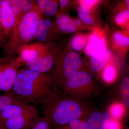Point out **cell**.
I'll list each match as a JSON object with an SVG mask.
<instances>
[{
    "mask_svg": "<svg viewBox=\"0 0 129 129\" xmlns=\"http://www.w3.org/2000/svg\"><path fill=\"white\" fill-rule=\"evenodd\" d=\"M106 46L107 41L104 37L98 41L88 43L85 49V52L87 56H92L104 50Z\"/></svg>",
    "mask_w": 129,
    "mask_h": 129,
    "instance_id": "ac0fdd59",
    "label": "cell"
},
{
    "mask_svg": "<svg viewBox=\"0 0 129 129\" xmlns=\"http://www.w3.org/2000/svg\"><path fill=\"white\" fill-rule=\"evenodd\" d=\"M113 40L114 44L117 47L124 48L128 46L129 37L122 32H117L114 33Z\"/></svg>",
    "mask_w": 129,
    "mask_h": 129,
    "instance_id": "603a6c76",
    "label": "cell"
},
{
    "mask_svg": "<svg viewBox=\"0 0 129 129\" xmlns=\"http://www.w3.org/2000/svg\"><path fill=\"white\" fill-rule=\"evenodd\" d=\"M78 8V14L81 21L87 25H92L95 20L91 14V11L94 6L86 5L81 1Z\"/></svg>",
    "mask_w": 129,
    "mask_h": 129,
    "instance_id": "2e32d148",
    "label": "cell"
},
{
    "mask_svg": "<svg viewBox=\"0 0 129 129\" xmlns=\"http://www.w3.org/2000/svg\"><path fill=\"white\" fill-rule=\"evenodd\" d=\"M72 23L74 25L78 28V29L84 27L83 23L79 19H74L72 20Z\"/></svg>",
    "mask_w": 129,
    "mask_h": 129,
    "instance_id": "4dcf8cb0",
    "label": "cell"
},
{
    "mask_svg": "<svg viewBox=\"0 0 129 129\" xmlns=\"http://www.w3.org/2000/svg\"><path fill=\"white\" fill-rule=\"evenodd\" d=\"M121 125L119 122L111 118L107 125L106 129H120Z\"/></svg>",
    "mask_w": 129,
    "mask_h": 129,
    "instance_id": "f1b7e54d",
    "label": "cell"
},
{
    "mask_svg": "<svg viewBox=\"0 0 129 129\" xmlns=\"http://www.w3.org/2000/svg\"><path fill=\"white\" fill-rule=\"evenodd\" d=\"M36 112L38 111L34 106L25 107L18 105H9L0 111V123L3 125L6 121L11 118Z\"/></svg>",
    "mask_w": 129,
    "mask_h": 129,
    "instance_id": "8fae6325",
    "label": "cell"
},
{
    "mask_svg": "<svg viewBox=\"0 0 129 129\" xmlns=\"http://www.w3.org/2000/svg\"><path fill=\"white\" fill-rule=\"evenodd\" d=\"M51 127L67 124L76 119H87L93 112L88 102L68 94L57 86L41 104Z\"/></svg>",
    "mask_w": 129,
    "mask_h": 129,
    "instance_id": "6da1fadb",
    "label": "cell"
},
{
    "mask_svg": "<svg viewBox=\"0 0 129 129\" xmlns=\"http://www.w3.org/2000/svg\"><path fill=\"white\" fill-rule=\"evenodd\" d=\"M70 1L68 0H60V9L59 13H64V12L68 9L70 5Z\"/></svg>",
    "mask_w": 129,
    "mask_h": 129,
    "instance_id": "f546056e",
    "label": "cell"
},
{
    "mask_svg": "<svg viewBox=\"0 0 129 129\" xmlns=\"http://www.w3.org/2000/svg\"><path fill=\"white\" fill-rule=\"evenodd\" d=\"M55 47L53 43L37 42L25 45L19 48L16 52L21 61L25 63L42 57Z\"/></svg>",
    "mask_w": 129,
    "mask_h": 129,
    "instance_id": "8992f818",
    "label": "cell"
},
{
    "mask_svg": "<svg viewBox=\"0 0 129 129\" xmlns=\"http://www.w3.org/2000/svg\"><path fill=\"white\" fill-rule=\"evenodd\" d=\"M82 63L80 55L69 47L60 51L56 56L52 73L57 86L61 88L71 75L81 70Z\"/></svg>",
    "mask_w": 129,
    "mask_h": 129,
    "instance_id": "5b68a950",
    "label": "cell"
},
{
    "mask_svg": "<svg viewBox=\"0 0 129 129\" xmlns=\"http://www.w3.org/2000/svg\"><path fill=\"white\" fill-rule=\"evenodd\" d=\"M60 89L68 94L86 101L96 96L102 91V88L91 75L81 70L71 75Z\"/></svg>",
    "mask_w": 129,
    "mask_h": 129,
    "instance_id": "277c9868",
    "label": "cell"
},
{
    "mask_svg": "<svg viewBox=\"0 0 129 129\" xmlns=\"http://www.w3.org/2000/svg\"><path fill=\"white\" fill-rule=\"evenodd\" d=\"M60 51L54 47L46 55L29 61L24 64L28 69L32 71L41 73H47L53 68L56 56Z\"/></svg>",
    "mask_w": 129,
    "mask_h": 129,
    "instance_id": "9c48e42d",
    "label": "cell"
},
{
    "mask_svg": "<svg viewBox=\"0 0 129 129\" xmlns=\"http://www.w3.org/2000/svg\"><path fill=\"white\" fill-rule=\"evenodd\" d=\"M115 71L113 67L108 66L104 68L103 74V78L106 83L112 82L115 79Z\"/></svg>",
    "mask_w": 129,
    "mask_h": 129,
    "instance_id": "484cf974",
    "label": "cell"
},
{
    "mask_svg": "<svg viewBox=\"0 0 129 129\" xmlns=\"http://www.w3.org/2000/svg\"><path fill=\"white\" fill-rule=\"evenodd\" d=\"M57 28L60 33L68 34L73 33L79 30L72 23V21L70 23L61 25Z\"/></svg>",
    "mask_w": 129,
    "mask_h": 129,
    "instance_id": "83f0119b",
    "label": "cell"
},
{
    "mask_svg": "<svg viewBox=\"0 0 129 129\" xmlns=\"http://www.w3.org/2000/svg\"><path fill=\"white\" fill-rule=\"evenodd\" d=\"M59 33L54 23L47 19L42 18L37 21L33 28L34 38L41 43H50L56 40Z\"/></svg>",
    "mask_w": 129,
    "mask_h": 129,
    "instance_id": "52a82bcc",
    "label": "cell"
},
{
    "mask_svg": "<svg viewBox=\"0 0 129 129\" xmlns=\"http://www.w3.org/2000/svg\"><path fill=\"white\" fill-rule=\"evenodd\" d=\"M50 121L44 116H38L33 122L30 129H51Z\"/></svg>",
    "mask_w": 129,
    "mask_h": 129,
    "instance_id": "cb8c5ba5",
    "label": "cell"
},
{
    "mask_svg": "<svg viewBox=\"0 0 129 129\" xmlns=\"http://www.w3.org/2000/svg\"><path fill=\"white\" fill-rule=\"evenodd\" d=\"M11 58V57L6 56L0 58V91H2L3 86L6 78L8 67Z\"/></svg>",
    "mask_w": 129,
    "mask_h": 129,
    "instance_id": "7402d4cb",
    "label": "cell"
},
{
    "mask_svg": "<svg viewBox=\"0 0 129 129\" xmlns=\"http://www.w3.org/2000/svg\"><path fill=\"white\" fill-rule=\"evenodd\" d=\"M125 107L122 103L113 104L109 109L110 116L114 119H118L122 117L124 112Z\"/></svg>",
    "mask_w": 129,
    "mask_h": 129,
    "instance_id": "d4e9b609",
    "label": "cell"
},
{
    "mask_svg": "<svg viewBox=\"0 0 129 129\" xmlns=\"http://www.w3.org/2000/svg\"><path fill=\"white\" fill-rule=\"evenodd\" d=\"M0 129H7L3 125L0 123Z\"/></svg>",
    "mask_w": 129,
    "mask_h": 129,
    "instance_id": "d6a6232c",
    "label": "cell"
},
{
    "mask_svg": "<svg viewBox=\"0 0 129 129\" xmlns=\"http://www.w3.org/2000/svg\"><path fill=\"white\" fill-rule=\"evenodd\" d=\"M57 1L37 0L36 3L42 13L48 16H52L57 13Z\"/></svg>",
    "mask_w": 129,
    "mask_h": 129,
    "instance_id": "e0dca14e",
    "label": "cell"
},
{
    "mask_svg": "<svg viewBox=\"0 0 129 129\" xmlns=\"http://www.w3.org/2000/svg\"><path fill=\"white\" fill-rule=\"evenodd\" d=\"M56 86L52 74L32 71L25 67L19 70L12 90L33 106L41 104Z\"/></svg>",
    "mask_w": 129,
    "mask_h": 129,
    "instance_id": "7a4b0ae2",
    "label": "cell"
},
{
    "mask_svg": "<svg viewBox=\"0 0 129 129\" xmlns=\"http://www.w3.org/2000/svg\"><path fill=\"white\" fill-rule=\"evenodd\" d=\"M0 35H1V36L2 37H3V39H3V36H2V34L1 32V29H0ZM4 41H5V40H4Z\"/></svg>",
    "mask_w": 129,
    "mask_h": 129,
    "instance_id": "836d02e7",
    "label": "cell"
},
{
    "mask_svg": "<svg viewBox=\"0 0 129 129\" xmlns=\"http://www.w3.org/2000/svg\"><path fill=\"white\" fill-rule=\"evenodd\" d=\"M42 12L37 4L14 25L9 39L2 46L6 57H14L19 48L28 45L34 39L33 34L34 25L42 18Z\"/></svg>",
    "mask_w": 129,
    "mask_h": 129,
    "instance_id": "3957f363",
    "label": "cell"
},
{
    "mask_svg": "<svg viewBox=\"0 0 129 129\" xmlns=\"http://www.w3.org/2000/svg\"><path fill=\"white\" fill-rule=\"evenodd\" d=\"M87 119H76L70 121L67 124L55 126L56 129H88Z\"/></svg>",
    "mask_w": 129,
    "mask_h": 129,
    "instance_id": "44dd1931",
    "label": "cell"
},
{
    "mask_svg": "<svg viewBox=\"0 0 129 129\" xmlns=\"http://www.w3.org/2000/svg\"><path fill=\"white\" fill-rule=\"evenodd\" d=\"M111 118L107 113L93 112L87 119L88 129H106Z\"/></svg>",
    "mask_w": 129,
    "mask_h": 129,
    "instance_id": "7c38bea8",
    "label": "cell"
},
{
    "mask_svg": "<svg viewBox=\"0 0 129 129\" xmlns=\"http://www.w3.org/2000/svg\"><path fill=\"white\" fill-rule=\"evenodd\" d=\"M10 105H18L25 107L33 106L26 103L12 90L0 95V111Z\"/></svg>",
    "mask_w": 129,
    "mask_h": 129,
    "instance_id": "9a60e30c",
    "label": "cell"
},
{
    "mask_svg": "<svg viewBox=\"0 0 129 129\" xmlns=\"http://www.w3.org/2000/svg\"><path fill=\"white\" fill-rule=\"evenodd\" d=\"M10 1L16 17L15 24L21 21L36 4L34 1L28 0H10Z\"/></svg>",
    "mask_w": 129,
    "mask_h": 129,
    "instance_id": "4fadbf2b",
    "label": "cell"
},
{
    "mask_svg": "<svg viewBox=\"0 0 129 129\" xmlns=\"http://www.w3.org/2000/svg\"><path fill=\"white\" fill-rule=\"evenodd\" d=\"M90 36L84 34H79L75 36L71 40L69 48L75 51L82 50L88 44Z\"/></svg>",
    "mask_w": 129,
    "mask_h": 129,
    "instance_id": "d6986e66",
    "label": "cell"
},
{
    "mask_svg": "<svg viewBox=\"0 0 129 129\" xmlns=\"http://www.w3.org/2000/svg\"><path fill=\"white\" fill-rule=\"evenodd\" d=\"M16 22L10 0H3L0 5V29L5 42L11 34Z\"/></svg>",
    "mask_w": 129,
    "mask_h": 129,
    "instance_id": "ba28073f",
    "label": "cell"
},
{
    "mask_svg": "<svg viewBox=\"0 0 129 129\" xmlns=\"http://www.w3.org/2000/svg\"><path fill=\"white\" fill-rule=\"evenodd\" d=\"M111 50L106 48L100 53L90 57V67L92 72L98 73L101 71L111 57Z\"/></svg>",
    "mask_w": 129,
    "mask_h": 129,
    "instance_id": "5bb4252c",
    "label": "cell"
},
{
    "mask_svg": "<svg viewBox=\"0 0 129 129\" xmlns=\"http://www.w3.org/2000/svg\"><path fill=\"white\" fill-rule=\"evenodd\" d=\"M129 18V10H125L117 14L115 16L114 20L117 24L122 25L128 20Z\"/></svg>",
    "mask_w": 129,
    "mask_h": 129,
    "instance_id": "4316f807",
    "label": "cell"
},
{
    "mask_svg": "<svg viewBox=\"0 0 129 129\" xmlns=\"http://www.w3.org/2000/svg\"><path fill=\"white\" fill-rule=\"evenodd\" d=\"M120 92L122 104L128 109L129 108V79L126 77L123 79L120 85Z\"/></svg>",
    "mask_w": 129,
    "mask_h": 129,
    "instance_id": "ffe728a7",
    "label": "cell"
},
{
    "mask_svg": "<svg viewBox=\"0 0 129 129\" xmlns=\"http://www.w3.org/2000/svg\"><path fill=\"white\" fill-rule=\"evenodd\" d=\"M5 41L3 39L1 36L0 35V46L3 45V44L5 43Z\"/></svg>",
    "mask_w": 129,
    "mask_h": 129,
    "instance_id": "1f68e13d",
    "label": "cell"
},
{
    "mask_svg": "<svg viewBox=\"0 0 129 129\" xmlns=\"http://www.w3.org/2000/svg\"><path fill=\"white\" fill-rule=\"evenodd\" d=\"M39 116L38 112L23 114L8 119L3 125L7 129H30L33 122Z\"/></svg>",
    "mask_w": 129,
    "mask_h": 129,
    "instance_id": "30bf717a",
    "label": "cell"
},
{
    "mask_svg": "<svg viewBox=\"0 0 129 129\" xmlns=\"http://www.w3.org/2000/svg\"><path fill=\"white\" fill-rule=\"evenodd\" d=\"M3 0H0V5H1V4Z\"/></svg>",
    "mask_w": 129,
    "mask_h": 129,
    "instance_id": "e575fe53",
    "label": "cell"
}]
</instances>
